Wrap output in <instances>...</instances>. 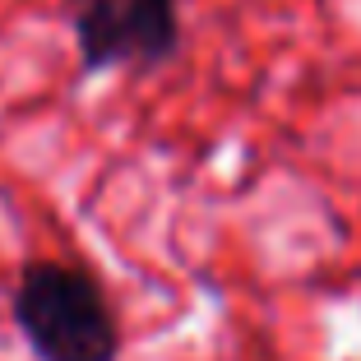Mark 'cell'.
Masks as SVG:
<instances>
[{
    "label": "cell",
    "mask_w": 361,
    "mask_h": 361,
    "mask_svg": "<svg viewBox=\"0 0 361 361\" xmlns=\"http://www.w3.org/2000/svg\"><path fill=\"white\" fill-rule=\"evenodd\" d=\"M14 324L37 361H116L121 329L97 278L75 264L32 259L14 287Z\"/></svg>",
    "instance_id": "6da1fadb"
},
{
    "label": "cell",
    "mask_w": 361,
    "mask_h": 361,
    "mask_svg": "<svg viewBox=\"0 0 361 361\" xmlns=\"http://www.w3.org/2000/svg\"><path fill=\"white\" fill-rule=\"evenodd\" d=\"M75 42L88 75L158 70L180 47V0H79Z\"/></svg>",
    "instance_id": "7a4b0ae2"
}]
</instances>
